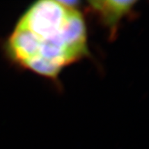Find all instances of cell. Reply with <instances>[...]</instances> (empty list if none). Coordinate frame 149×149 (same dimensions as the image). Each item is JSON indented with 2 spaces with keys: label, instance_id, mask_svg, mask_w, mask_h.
Returning <instances> with one entry per match:
<instances>
[{
  "label": "cell",
  "instance_id": "obj_2",
  "mask_svg": "<svg viewBox=\"0 0 149 149\" xmlns=\"http://www.w3.org/2000/svg\"><path fill=\"white\" fill-rule=\"evenodd\" d=\"M91 11L98 17L100 22L110 29L113 36L123 17L132 12L135 1H95L89 2Z\"/></svg>",
  "mask_w": 149,
  "mask_h": 149
},
{
  "label": "cell",
  "instance_id": "obj_1",
  "mask_svg": "<svg viewBox=\"0 0 149 149\" xmlns=\"http://www.w3.org/2000/svg\"><path fill=\"white\" fill-rule=\"evenodd\" d=\"M76 2L37 1L24 12L4 44L16 66L52 81L89 55L88 30Z\"/></svg>",
  "mask_w": 149,
  "mask_h": 149
}]
</instances>
